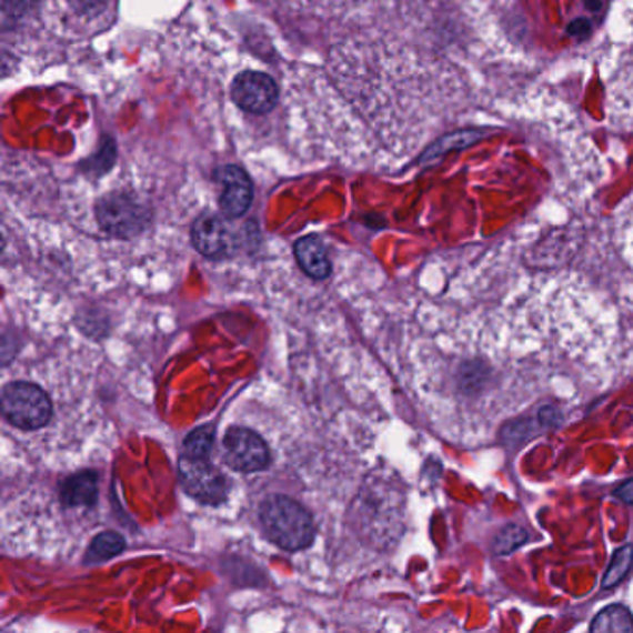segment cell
<instances>
[{
    "label": "cell",
    "mask_w": 633,
    "mask_h": 633,
    "mask_svg": "<svg viewBox=\"0 0 633 633\" xmlns=\"http://www.w3.org/2000/svg\"><path fill=\"white\" fill-rule=\"evenodd\" d=\"M261 524L272 543L290 552L307 549L314 539V524L305 508L281 494L262 502Z\"/></svg>",
    "instance_id": "cell-1"
},
{
    "label": "cell",
    "mask_w": 633,
    "mask_h": 633,
    "mask_svg": "<svg viewBox=\"0 0 633 633\" xmlns=\"http://www.w3.org/2000/svg\"><path fill=\"white\" fill-rule=\"evenodd\" d=\"M2 414L16 428L40 430L51 420L52 403L40 386L18 381L2 391Z\"/></svg>",
    "instance_id": "cell-2"
},
{
    "label": "cell",
    "mask_w": 633,
    "mask_h": 633,
    "mask_svg": "<svg viewBox=\"0 0 633 633\" xmlns=\"http://www.w3.org/2000/svg\"><path fill=\"white\" fill-rule=\"evenodd\" d=\"M179 478L188 494L212 505L223 502L229 491L225 475L210 463L209 458H190L182 453L179 459Z\"/></svg>",
    "instance_id": "cell-3"
},
{
    "label": "cell",
    "mask_w": 633,
    "mask_h": 633,
    "mask_svg": "<svg viewBox=\"0 0 633 633\" xmlns=\"http://www.w3.org/2000/svg\"><path fill=\"white\" fill-rule=\"evenodd\" d=\"M97 220L113 237L131 238L148 225V212L129 195H108L97 207Z\"/></svg>",
    "instance_id": "cell-4"
},
{
    "label": "cell",
    "mask_w": 633,
    "mask_h": 633,
    "mask_svg": "<svg viewBox=\"0 0 633 633\" xmlns=\"http://www.w3.org/2000/svg\"><path fill=\"white\" fill-rule=\"evenodd\" d=\"M223 458L231 469L261 472L270 463L267 442L255 431L231 428L223 439Z\"/></svg>",
    "instance_id": "cell-5"
},
{
    "label": "cell",
    "mask_w": 633,
    "mask_h": 633,
    "mask_svg": "<svg viewBox=\"0 0 633 633\" xmlns=\"http://www.w3.org/2000/svg\"><path fill=\"white\" fill-rule=\"evenodd\" d=\"M496 370L491 362L478 356L461 361L455 375V391L461 398V405L470 408L480 402L481 398L491 396V392L496 389Z\"/></svg>",
    "instance_id": "cell-6"
},
{
    "label": "cell",
    "mask_w": 633,
    "mask_h": 633,
    "mask_svg": "<svg viewBox=\"0 0 633 633\" xmlns=\"http://www.w3.org/2000/svg\"><path fill=\"white\" fill-rule=\"evenodd\" d=\"M232 99L245 112L267 113L278 104V84L268 74L248 71L232 82Z\"/></svg>",
    "instance_id": "cell-7"
},
{
    "label": "cell",
    "mask_w": 633,
    "mask_h": 633,
    "mask_svg": "<svg viewBox=\"0 0 633 633\" xmlns=\"http://www.w3.org/2000/svg\"><path fill=\"white\" fill-rule=\"evenodd\" d=\"M218 181L223 184L220 207L227 218H240L245 214L253 199V187L248 173L237 165H225L218 171Z\"/></svg>",
    "instance_id": "cell-8"
},
{
    "label": "cell",
    "mask_w": 633,
    "mask_h": 633,
    "mask_svg": "<svg viewBox=\"0 0 633 633\" xmlns=\"http://www.w3.org/2000/svg\"><path fill=\"white\" fill-rule=\"evenodd\" d=\"M193 245L199 253L210 259H218L231 251L232 237L225 221L218 215L204 214L193 223Z\"/></svg>",
    "instance_id": "cell-9"
},
{
    "label": "cell",
    "mask_w": 633,
    "mask_h": 633,
    "mask_svg": "<svg viewBox=\"0 0 633 633\" xmlns=\"http://www.w3.org/2000/svg\"><path fill=\"white\" fill-rule=\"evenodd\" d=\"M294 253L298 264L309 278L328 279L331 275V261L320 238H301L295 243Z\"/></svg>",
    "instance_id": "cell-10"
},
{
    "label": "cell",
    "mask_w": 633,
    "mask_h": 633,
    "mask_svg": "<svg viewBox=\"0 0 633 633\" xmlns=\"http://www.w3.org/2000/svg\"><path fill=\"white\" fill-rule=\"evenodd\" d=\"M62 502L69 508H88L97 502L99 486L96 472H82L63 481Z\"/></svg>",
    "instance_id": "cell-11"
},
{
    "label": "cell",
    "mask_w": 633,
    "mask_h": 633,
    "mask_svg": "<svg viewBox=\"0 0 633 633\" xmlns=\"http://www.w3.org/2000/svg\"><path fill=\"white\" fill-rule=\"evenodd\" d=\"M591 632H622L633 633L632 611L624 605H610L594 616Z\"/></svg>",
    "instance_id": "cell-12"
},
{
    "label": "cell",
    "mask_w": 633,
    "mask_h": 633,
    "mask_svg": "<svg viewBox=\"0 0 633 633\" xmlns=\"http://www.w3.org/2000/svg\"><path fill=\"white\" fill-rule=\"evenodd\" d=\"M124 550V539L115 532H104L91 541L86 560L90 563L112 560Z\"/></svg>",
    "instance_id": "cell-13"
},
{
    "label": "cell",
    "mask_w": 633,
    "mask_h": 633,
    "mask_svg": "<svg viewBox=\"0 0 633 633\" xmlns=\"http://www.w3.org/2000/svg\"><path fill=\"white\" fill-rule=\"evenodd\" d=\"M633 565V544H624L621 549L616 550L613 554L607 571H605L604 580H602V587L613 589L619 583L624 582L627 572L632 571Z\"/></svg>",
    "instance_id": "cell-14"
},
{
    "label": "cell",
    "mask_w": 633,
    "mask_h": 633,
    "mask_svg": "<svg viewBox=\"0 0 633 633\" xmlns=\"http://www.w3.org/2000/svg\"><path fill=\"white\" fill-rule=\"evenodd\" d=\"M215 431L210 425H201L198 430H193L187 436V441L182 444V453L190 458H209L214 446Z\"/></svg>",
    "instance_id": "cell-15"
},
{
    "label": "cell",
    "mask_w": 633,
    "mask_h": 633,
    "mask_svg": "<svg viewBox=\"0 0 633 633\" xmlns=\"http://www.w3.org/2000/svg\"><path fill=\"white\" fill-rule=\"evenodd\" d=\"M526 530L511 524V526H505L498 532L496 539H494V543H492V552L496 555H510L513 554L515 550L521 549L522 544L526 543Z\"/></svg>",
    "instance_id": "cell-16"
},
{
    "label": "cell",
    "mask_w": 633,
    "mask_h": 633,
    "mask_svg": "<svg viewBox=\"0 0 633 633\" xmlns=\"http://www.w3.org/2000/svg\"><path fill=\"white\" fill-rule=\"evenodd\" d=\"M539 422H541V425H546V428H555V425H560V411H557V408L546 405V408H543L541 411H539Z\"/></svg>",
    "instance_id": "cell-17"
},
{
    "label": "cell",
    "mask_w": 633,
    "mask_h": 633,
    "mask_svg": "<svg viewBox=\"0 0 633 633\" xmlns=\"http://www.w3.org/2000/svg\"><path fill=\"white\" fill-rule=\"evenodd\" d=\"M74 10H79L82 13H96L97 10H101L104 0H71Z\"/></svg>",
    "instance_id": "cell-18"
},
{
    "label": "cell",
    "mask_w": 633,
    "mask_h": 633,
    "mask_svg": "<svg viewBox=\"0 0 633 633\" xmlns=\"http://www.w3.org/2000/svg\"><path fill=\"white\" fill-rule=\"evenodd\" d=\"M615 496L622 500V502L633 505V478L616 486Z\"/></svg>",
    "instance_id": "cell-19"
}]
</instances>
